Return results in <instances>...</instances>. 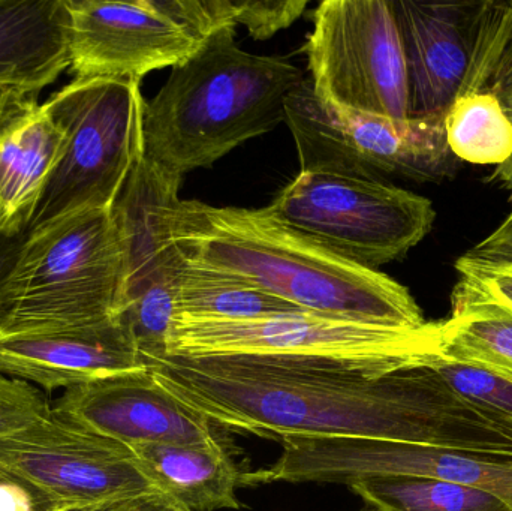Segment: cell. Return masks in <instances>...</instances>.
<instances>
[{"mask_svg": "<svg viewBox=\"0 0 512 511\" xmlns=\"http://www.w3.org/2000/svg\"><path fill=\"white\" fill-rule=\"evenodd\" d=\"M159 386L225 431L270 440L361 438L512 456V431L432 368L375 372L259 356L164 357Z\"/></svg>", "mask_w": 512, "mask_h": 511, "instance_id": "cell-1", "label": "cell"}, {"mask_svg": "<svg viewBox=\"0 0 512 511\" xmlns=\"http://www.w3.org/2000/svg\"><path fill=\"white\" fill-rule=\"evenodd\" d=\"M164 222L189 263L248 282L301 311L391 329L429 324L408 288L301 236L267 207H215L177 195L164 206Z\"/></svg>", "mask_w": 512, "mask_h": 511, "instance_id": "cell-2", "label": "cell"}, {"mask_svg": "<svg viewBox=\"0 0 512 511\" xmlns=\"http://www.w3.org/2000/svg\"><path fill=\"white\" fill-rule=\"evenodd\" d=\"M301 83L297 66L248 53L236 27H219L144 105L143 156L179 179L212 167L285 122L286 99Z\"/></svg>", "mask_w": 512, "mask_h": 511, "instance_id": "cell-3", "label": "cell"}, {"mask_svg": "<svg viewBox=\"0 0 512 511\" xmlns=\"http://www.w3.org/2000/svg\"><path fill=\"white\" fill-rule=\"evenodd\" d=\"M125 251L113 209L81 210L27 231L0 287V332L120 317Z\"/></svg>", "mask_w": 512, "mask_h": 511, "instance_id": "cell-4", "label": "cell"}, {"mask_svg": "<svg viewBox=\"0 0 512 511\" xmlns=\"http://www.w3.org/2000/svg\"><path fill=\"white\" fill-rule=\"evenodd\" d=\"M259 356L345 363L375 372L427 368L439 356V326L405 330L309 312L254 320L176 315L167 357Z\"/></svg>", "mask_w": 512, "mask_h": 511, "instance_id": "cell-5", "label": "cell"}, {"mask_svg": "<svg viewBox=\"0 0 512 511\" xmlns=\"http://www.w3.org/2000/svg\"><path fill=\"white\" fill-rule=\"evenodd\" d=\"M141 81L75 80L47 105L66 134L65 152L30 230L81 210L113 209L143 156Z\"/></svg>", "mask_w": 512, "mask_h": 511, "instance_id": "cell-6", "label": "cell"}, {"mask_svg": "<svg viewBox=\"0 0 512 511\" xmlns=\"http://www.w3.org/2000/svg\"><path fill=\"white\" fill-rule=\"evenodd\" d=\"M267 209L292 230L367 269L405 257L432 230L426 197L381 180L300 171Z\"/></svg>", "mask_w": 512, "mask_h": 511, "instance_id": "cell-7", "label": "cell"}, {"mask_svg": "<svg viewBox=\"0 0 512 511\" xmlns=\"http://www.w3.org/2000/svg\"><path fill=\"white\" fill-rule=\"evenodd\" d=\"M285 123L301 171L441 182L454 176L459 162L448 147L445 113L396 120L336 110L316 98L309 80L286 99Z\"/></svg>", "mask_w": 512, "mask_h": 511, "instance_id": "cell-8", "label": "cell"}, {"mask_svg": "<svg viewBox=\"0 0 512 511\" xmlns=\"http://www.w3.org/2000/svg\"><path fill=\"white\" fill-rule=\"evenodd\" d=\"M304 53L310 86L336 110L406 120L409 84L393 0H325Z\"/></svg>", "mask_w": 512, "mask_h": 511, "instance_id": "cell-9", "label": "cell"}, {"mask_svg": "<svg viewBox=\"0 0 512 511\" xmlns=\"http://www.w3.org/2000/svg\"><path fill=\"white\" fill-rule=\"evenodd\" d=\"M75 80L141 81L188 60L219 29L206 0H62Z\"/></svg>", "mask_w": 512, "mask_h": 511, "instance_id": "cell-10", "label": "cell"}, {"mask_svg": "<svg viewBox=\"0 0 512 511\" xmlns=\"http://www.w3.org/2000/svg\"><path fill=\"white\" fill-rule=\"evenodd\" d=\"M270 467L245 473L243 485L330 483L423 477L481 489L512 509V456L361 438H285Z\"/></svg>", "mask_w": 512, "mask_h": 511, "instance_id": "cell-11", "label": "cell"}, {"mask_svg": "<svg viewBox=\"0 0 512 511\" xmlns=\"http://www.w3.org/2000/svg\"><path fill=\"white\" fill-rule=\"evenodd\" d=\"M0 471L65 511L158 494L131 447L54 413L0 438Z\"/></svg>", "mask_w": 512, "mask_h": 511, "instance_id": "cell-12", "label": "cell"}, {"mask_svg": "<svg viewBox=\"0 0 512 511\" xmlns=\"http://www.w3.org/2000/svg\"><path fill=\"white\" fill-rule=\"evenodd\" d=\"M53 413L126 446H197L222 441L215 425L159 386L150 369L65 390L53 405Z\"/></svg>", "mask_w": 512, "mask_h": 511, "instance_id": "cell-13", "label": "cell"}, {"mask_svg": "<svg viewBox=\"0 0 512 511\" xmlns=\"http://www.w3.org/2000/svg\"><path fill=\"white\" fill-rule=\"evenodd\" d=\"M149 369L122 318L62 329L0 332V374L47 392Z\"/></svg>", "mask_w": 512, "mask_h": 511, "instance_id": "cell-14", "label": "cell"}, {"mask_svg": "<svg viewBox=\"0 0 512 511\" xmlns=\"http://www.w3.org/2000/svg\"><path fill=\"white\" fill-rule=\"evenodd\" d=\"M405 51L409 113H447L465 84L480 2L393 0Z\"/></svg>", "mask_w": 512, "mask_h": 511, "instance_id": "cell-15", "label": "cell"}, {"mask_svg": "<svg viewBox=\"0 0 512 511\" xmlns=\"http://www.w3.org/2000/svg\"><path fill=\"white\" fill-rule=\"evenodd\" d=\"M66 134L47 102L17 98L0 119V236L23 239L65 152Z\"/></svg>", "mask_w": 512, "mask_h": 511, "instance_id": "cell-16", "label": "cell"}, {"mask_svg": "<svg viewBox=\"0 0 512 511\" xmlns=\"http://www.w3.org/2000/svg\"><path fill=\"white\" fill-rule=\"evenodd\" d=\"M182 183L183 179L170 176L141 156L114 204L125 251V288L120 312L144 288L173 275L182 264L164 222V206L179 195Z\"/></svg>", "mask_w": 512, "mask_h": 511, "instance_id": "cell-17", "label": "cell"}, {"mask_svg": "<svg viewBox=\"0 0 512 511\" xmlns=\"http://www.w3.org/2000/svg\"><path fill=\"white\" fill-rule=\"evenodd\" d=\"M68 68L62 0H0V89L35 95Z\"/></svg>", "mask_w": 512, "mask_h": 511, "instance_id": "cell-18", "label": "cell"}, {"mask_svg": "<svg viewBox=\"0 0 512 511\" xmlns=\"http://www.w3.org/2000/svg\"><path fill=\"white\" fill-rule=\"evenodd\" d=\"M138 465L159 495L188 511L240 510L245 471L222 441L197 446L131 444Z\"/></svg>", "mask_w": 512, "mask_h": 511, "instance_id": "cell-19", "label": "cell"}, {"mask_svg": "<svg viewBox=\"0 0 512 511\" xmlns=\"http://www.w3.org/2000/svg\"><path fill=\"white\" fill-rule=\"evenodd\" d=\"M438 326V359L512 383L511 306L457 284L450 317Z\"/></svg>", "mask_w": 512, "mask_h": 511, "instance_id": "cell-20", "label": "cell"}, {"mask_svg": "<svg viewBox=\"0 0 512 511\" xmlns=\"http://www.w3.org/2000/svg\"><path fill=\"white\" fill-rule=\"evenodd\" d=\"M292 312L304 311L248 282L182 258L177 279L176 315L209 320H254Z\"/></svg>", "mask_w": 512, "mask_h": 511, "instance_id": "cell-21", "label": "cell"}, {"mask_svg": "<svg viewBox=\"0 0 512 511\" xmlns=\"http://www.w3.org/2000/svg\"><path fill=\"white\" fill-rule=\"evenodd\" d=\"M480 90L492 92L512 122V2H480L471 66L459 96ZM490 179L512 192V156Z\"/></svg>", "mask_w": 512, "mask_h": 511, "instance_id": "cell-22", "label": "cell"}, {"mask_svg": "<svg viewBox=\"0 0 512 511\" xmlns=\"http://www.w3.org/2000/svg\"><path fill=\"white\" fill-rule=\"evenodd\" d=\"M445 134L459 161L499 167L511 159L512 122L489 90L457 96L445 113Z\"/></svg>", "mask_w": 512, "mask_h": 511, "instance_id": "cell-23", "label": "cell"}, {"mask_svg": "<svg viewBox=\"0 0 512 511\" xmlns=\"http://www.w3.org/2000/svg\"><path fill=\"white\" fill-rule=\"evenodd\" d=\"M349 488L376 511H512L490 492L423 477H379Z\"/></svg>", "mask_w": 512, "mask_h": 511, "instance_id": "cell-24", "label": "cell"}, {"mask_svg": "<svg viewBox=\"0 0 512 511\" xmlns=\"http://www.w3.org/2000/svg\"><path fill=\"white\" fill-rule=\"evenodd\" d=\"M179 270L144 288L126 303L120 314L149 366L167 357L168 335L176 317Z\"/></svg>", "mask_w": 512, "mask_h": 511, "instance_id": "cell-25", "label": "cell"}, {"mask_svg": "<svg viewBox=\"0 0 512 511\" xmlns=\"http://www.w3.org/2000/svg\"><path fill=\"white\" fill-rule=\"evenodd\" d=\"M459 284L512 308V212L489 237L457 260Z\"/></svg>", "mask_w": 512, "mask_h": 511, "instance_id": "cell-26", "label": "cell"}, {"mask_svg": "<svg viewBox=\"0 0 512 511\" xmlns=\"http://www.w3.org/2000/svg\"><path fill=\"white\" fill-rule=\"evenodd\" d=\"M427 368L441 375L442 380L475 410L501 423L512 431V383L487 374L481 369L433 360Z\"/></svg>", "mask_w": 512, "mask_h": 511, "instance_id": "cell-27", "label": "cell"}, {"mask_svg": "<svg viewBox=\"0 0 512 511\" xmlns=\"http://www.w3.org/2000/svg\"><path fill=\"white\" fill-rule=\"evenodd\" d=\"M207 11L216 26L243 24L258 41L271 38L291 26L306 9L297 0H206Z\"/></svg>", "mask_w": 512, "mask_h": 511, "instance_id": "cell-28", "label": "cell"}, {"mask_svg": "<svg viewBox=\"0 0 512 511\" xmlns=\"http://www.w3.org/2000/svg\"><path fill=\"white\" fill-rule=\"evenodd\" d=\"M53 413L33 384L0 374V438L18 434Z\"/></svg>", "mask_w": 512, "mask_h": 511, "instance_id": "cell-29", "label": "cell"}, {"mask_svg": "<svg viewBox=\"0 0 512 511\" xmlns=\"http://www.w3.org/2000/svg\"><path fill=\"white\" fill-rule=\"evenodd\" d=\"M0 511H65L45 500L35 489L0 471Z\"/></svg>", "mask_w": 512, "mask_h": 511, "instance_id": "cell-30", "label": "cell"}, {"mask_svg": "<svg viewBox=\"0 0 512 511\" xmlns=\"http://www.w3.org/2000/svg\"><path fill=\"white\" fill-rule=\"evenodd\" d=\"M86 511H188L180 509L159 494L144 495V497L129 498L117 503L105 504Z\"/></svg>", "mask_w": 512, "mask_h": 511, "instance_id": "cell-31", "label": "cell"}, {"mask_svg": "<svg viewBox=\"0 0 512 511\" xmlns=\"http://www.w3.org/2000/svg\"><path fill=\"white\" fill-rule=\"evenodd\" d=\"M21 240L23 239H6V237L0 236V287H2L15 257H17Z\"/></svg>", "mask_w": 512, "mask_h": 511, "instance_id": "cell-32", "label": "cell"}, {"mask_svg": "<svg viewBox=\"0 0 512 511\" xmlns=\"http://www.w3.org/2000/svg\"><path fill=\"white\" fill-rule=\"evenodd\" d=\"M17 98H21V96L17 95V93L9 92V90L0 89V119H2L3 114L6 113V110L11 107L12 102ZM23 98H26V96H23Z\"/></svg>", "mask_w": 512, "mask_h": 511, "instance_id": "cell-33", "label": "cell"}, {"mask_svg": "<svg viewBox=\"0 0 512 511\" xmlns=\"http://www.w3.org/2000/svg\"><path fill=\"white\" fill-rule=\"evenodd\" d=\"M360 511H376V510H373V509H370V507H367L366 510H360Z\"/></svg>", "mask_w": 512, "mask_h": 511, "instance_id": "cell-34", "label": "cell"}]
</instances>
